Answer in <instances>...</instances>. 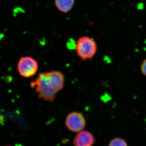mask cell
I'll list each match as a JSON object with an SVG mask.
<instances>
[{
    "instance_id": "6da1fadb",
    "label": "cell",
    "mask_w": 146,
    "mask_h": 146,
    "mask_svg": "<svg viewBox=\"0 0 146 146\" xmlns=\"http://www.w3.org/2000/svg\"><path fill=\"white\" fill-rule=\"evenodd\" d=\"M65 79L64 74L59 71L40 73L31 85L35 88L39 99L52 102L64 87Z\"/></svg>"
},
{
    "instance_id": "7a4b0ae2",
    "label": "cell",
    "mask_w": 146,
    "mask_h": 146,
    "mask_svg": "<svg viewBox=\"0 0 146 146\" xmlns=\"http://www.w3.org/2000/svg\"><path fill=\"white\" fill-rule=\"evenodd\" d=\"M76 52L82 60L91 59L96 54L98 46L94 39L88 36L80 37L75 45Z\"/></svg>"
},
{
    "instance_id": "3957f363",
    "label": "cell",
    "mask_w": 146,
    "mask_h": 146,
    "mask_svg": "<svg viewBox=\"0 0 146 146\" xmlns=\"http://www.w3.org/2000/svg\"><path fill=\"white\" fill-rule=\"evenodd\" d=\"M17 67L20 74L26 78L35 75L39 68L37 61L31 56L21 57L18 61Z\"/></svg>"
},
{
    "instance_id": "277c9868",
    "label": "cell",
    "mask_w": 146,
    "mask_h": 146,
    "mask_svg": "<svg viewBox=\"0 0 146 146\" xmlns=\"http://www.w3.org/2000/svg\"><path fill=\"white\" fill-rule=\"evenodd\" d=\"M86 123L84 116L78 112H73L68 114L65 120V124L68 129L75 132L83 130Z\"/></svg>"
},
{
    "instance_id": "5b68a950",
    "label": "cell",
    "mask_w": 146,
    "mask_h": 146,
    "mask_svg": "<svg viewBox=\"0 0 146 146\" xmlns=\"http://www.w3.org/2000/svg\"><path fill=\"white\" fill-rule=\"evenodd\" d=\"M95 143V139L92 133L81 131L74 138L73 143L75 146H92Z\"/></svg>"
},
{
    "instance_id": "8992f818",
    "label": "cell",
    "mask_w": 146,
    "mask_h": 146,
    "mask_svg": "<svg viewBox=\"0 0 146 146\" xmlns=\"http://www.w3.org/2000/svg\"><path fill=\"white\" fill-rule=\"evenodd\" d=\"M55 5L58 10L64 13L72 10L75 3V0H55Z\"/></svg>"
},
{
    "instance_id": "52a82bcc",
    "label": "cell",
    "mask_w": 146,
    "mask_h": 146,
    "mask_svg": "<svg viewBox=\"0 0 146 146\" xmlns=\"http://www.w3.org/2000/svg\"><path fill=\"white\" fill-rule=\"evenodd\" d=\"M108 146H128L125 141L121 138H115L110 143Z\"/></svg>"
},
{
    "instance_id": "ba28073f",
    "label": "cell",
    "mask_w": 146,
    "mask_h": 146,
    "mask_svg": "<svg viewBox=\"0 0 146 146\" xmlns=\"http://www.w3.org/2000/svg\"><path fill=\"white\" fill-rule=\"evenodd\" d=\"M141 70L142 74L146 76V58L144 60L141 64Z\"/></svg>"
},
{
    "instance_id": "9c48e42d",
    "label": "cell",
    "mask_w": 146,
    "mask_h": 146,
    "mask_svg": "<svg viewBox=\"0 0 146 146\" xmlns=\"http://www.w3.org/2000/svg\"></svg>"
}]
</instances>
